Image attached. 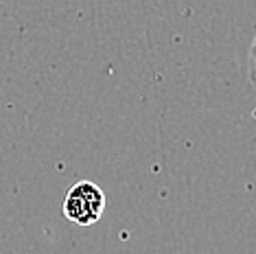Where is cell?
Here are the masks:
<instances>
[{
	"instance_id": "6da1fadb",
	"label": "cell",
	"mask_w": 256,
	"mask_h": 254,
	"mask_svg": "<svg viewBox=\"0 0 256 254\" xmlns=\"http://www.w3.org/2000/svg\"><path fill=\"white\" fill-rule=\"evenodd\" d=\"M64 217L77 226H92L103 217L106 210V193L98 184L81 180L68 188L62 202Z\"/></svg>"
},
{
	"instance_id": "7a4b0ae2",
	"label": "cell",
	"mask_w": 256,
	"mask_h": 254,
	"mask_svg": "<svg viewBox=\"0 0 256 254\" xmlns=\"http://www.w3.org/2000/svg\"><path fill=\"white\" fill-rule=\"evenodd\" d=\"M248 79L256 88V36H254L252 44H250V50H248Z\"/></svg>"
}]
</instances>
